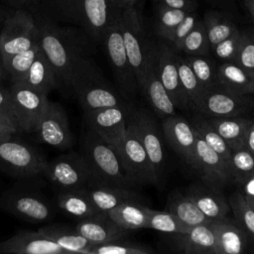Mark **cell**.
I'll return each instance as SVG.
<instances>
[{"label":"cell","instance_id":"6da1fadb","mask_svg":"<svg viewBox=\"0 0 254 254\" xmlns=\"http://www.w3.org/2000/svg\"><path fill=\"white\" fill-rule=\"evenodd\" d=\"M38 27V41L41 51L51 64L59 88L71 92L70 81L77 61L85 56L80 44L55 25L45 22Z\"/></svg>","mask_w":254,"mask_h":254},{"label":"cell","instance_id":"7a4b0ae2","mask_svg":"<svg viewBox=\"0 0 254 254\" xmlns=\"http://www.w3.org/2000/svg\"><path fill=\"white\" fill-rule=\"evenodd\" d=\"M70 88L83 112L125 104L96 64L86 56L81 57L73 68Z\"/></svg>","mask_w":254,"mask_h":254},{"label":"cell","instance_id":"3957f363","mask_svg":"<svg viewBox=\"0 0 254 254\" xmlns=\"http://www.w3.org/2000/svg\"><path fill=\"white\" fill-rule=\"evenodd\" d=\"M93 179V185L131 189L135 184L126 173L112 146L87 128L82 138V153Z\"/></svg>","mask_w":254,"mask_h":254},{"label":"cell","instance_id":"277c9868","mask_svg":"<svg viewBox=\"0 0 254 254\" xmlns=\"http://www.w3.org/2000/svg\"><path fill=\"white\" fill-rule=\"evenodd\" d=\"M121 29L127 57L139 88L146 69L156 54V46L149 42L141 15L134 4L121 6Z\"/></svg>","mask_w":254,"mask_h":254},{"label":"cell","instance_id":"5b68a950","mask_svg":"<svg viewBox=\"0 0 254 254\" xmlns=\"http://www.w3.org/2000/svg\"><path fill=\"white\" fill-rule=\"evenodd\" d=\"M55 3L63 15L98 42H102L109 22L122 6L110 0H55Z\"/></svg>","mask_w":254,"mask_h":254},{"label":"cell","instance_id":"8992f818","mask_svg":"<svg viewBox=\"0 0 254 254\" xmlns=\"http://www.w3.org/2000/svg\"><path fill=\"white\" fill-rule=\"evenodd\" d=\"M102 42L122 95L126 98L133 96L138 84L124 46L121 29V6L109 22Z\"/></svg>","mask_w":254,"mask_h":254},{"label":"cell","instance_id":"52a82bcc","mask_svg":"<svg viewBox=\"0 0 254 254\" xmlns=\"http://www.w3.org/2000/svg\"><path fill=\"white\" fill-rule=\"evenodd\" d=\"M0 138V172L17 178H32L44 174L47 160L34 147L12 139Z\"/></svg>","mask_w":254,"mask_h":254},{"label":"cell","instance_id":"ba28073f","mask_svg":"<svg viewBox=\"0 0 254 254\" xmlns=\"http://www.w3.org/2000/svg\"><path fill=\"white\" fill-rule=\"evenodd\" d=\"M114 150L118 154L126 173L134 184L149 185L159 182L147 152L129 119L126 132Z\"/></svg>","mask_w":254,"mask_h":254},{"label":"cell","instance_id":"9c48e42d","mask_svg":"<svg viewBox=\"0 0 254 254\" xmlns=\"http://www.w3.org/2000/svg\"><path fill=\"white\" fill-rule=\"evenodd\" d=\"M44 174L61 191L85 189L93 185L85 159L75 152L63 154L47 162Z\"/></svg>","mask_w":254,"mask_h":254},{"label":"cell","instance_id":"30bf717a","mask_svg":"<svg viewBox=\"0 0 254 254\" xmlns=\"http://www.w3.org/2000/svg\"><path fill=\"white\" fill-rule=\"evenodd\" d=\"M0 208L32 223L49 221L55 215V209L48 199L40 192L26 189L5 191L0 196Z\"/></svg>","mask_w":254,"mask_h":254},{"label":"cell","instance_id":"8fae6325","mask_svg":"<svg viewBox=\"0 0 254 254\" xmlns=\"http://www.w3.org/2000/svg\"><path fill=\"white\" fill-rule=\"evenodd\" d=\"M38 42V27L32 16L25 11H16L5 20L0 31L1 62Z\"/></svg>","mask_w":254,"mask_h":254},{"label":"cell","instance_id":"7c38bea8","mask_svg":"<svg viewBox=\"0 0 254 254\" xmlns=\"http://www.w3.org/2000/svg\"><path fill=\"white\" fill-rule=\"evenodd\" d=\"M18 130L34 132L48 104V95L15 81L9 88Z\"/></svg>","mask_w":254,"mask_h":254},{"label":"cell","instance_id":"4fadbf2b","mask_svg":"<svg viewBox=\"0 0 254 254\" xmlns=\"http://www.w3.org/2000/svg\"><path fill=\"white\" fill-rule=\"evenodd\" d=\"M131 108L126 104L97 108L83 112L87 128L115 148L123 138Z\"/></svg>","mask_w":254,"mask_h":254},{"label":"cell","instance_id":"5bb4252c","mask_svg":"<svg viewBox=\"0 0 254 254\" xmlns=\"http://www.w3.org/2000/svg\"><path fill=\"white\" fill-rule=\"evenodd\" d=\"M252 105L249 95H240L216 86L206 90L193 111L204 117L240 116Z\"/></svg>","mask_w":254,"mask_h":254},{"label":"cell","instance_id":"9a60e30c","mask_svg":"<svg viewBox=\"0 0 254 254\" xmlns=\"http://www.w3.org/2000/svg\"><path fill=\"white\" fill-rule=\"evenodd\" d=\"M34 132L38 139L47 145L60 149H67L72 145L67 115L59 102L48 101Z\"/></svg>","mask_w":254,"mask_h":254},{"label":"cell","instance_id":"2e32d148","mask_svg":"<svg viewBox=\"0 0 254 254\" xmlns=\"http://www.w3.org/2000/svg\"><path fill=\"white\" fill-rule=\"evenodd\" d=\"M129 120L132 122L137 135L147 152L156 177L160 180L165 167V154L160 133L154 119L143 109H132Z\"/></svg>","mask_w":254,"mask_h":254},{"label":"cell","instance_id":"e0dca14e","mask_svg":"<svg viewBox=\"0 0 254 254\" xmlns=\"http://www.w3.org/2000/svg\"><path fill=\"white\" fill-rule=\"evenodd\" d=\"M177 55V50L168 44L160 43L156 46V60L161 81L175 106L180 109H188L189 104L180 81Z\"/></svg>","mask_w":254,"mask_h":254},{"label":"cell","instance_id":"ac0fdd59","mask_svg":"<svg viewBox=\"0 0 254 254\" xmlns=\"http://www.w3.org/2000/svg\"><path fill=\"white\" fill-rule=\"evenodd\" d=\"M162 127L168 144L184 161L194 168L196 134L192 125L175 114L165 117Z\"/></svg>","mask_w":254,"mask_h":254},{"label":"cell","instance_id":"d6986e66","mask_svg":"<svg viewBox=\"0 0 254 254\" xmlns=\"http://www.w3.org/2000/svg\"><path fill=\"white\" fill-rule=\"evenodd\" d=\"M196 134V133H195ZM204 180L215 189L226 185L231 179L229 165L196 134L195 165Z\"/></svg>","mask_w":254,"mask_h":254},{"label":"cell","instance_id":"ffe728a7","mask_svg":"<svg viewBox=\"0 0 254 254\" xmlns=\"http://www.w3.org/2000/svg\"><path fill=\"white\" fill-rule=\"evenodd\" d=\"M1 254H66L57 243L39 230H20L0 242Z\"/></svg>","mask_w":254,"mask_h":254},{"label":"cell","instance_id":"44dd1931","mask_svg":"<svg viewBox=\"0 0 254 254\" xmlns=\"http://www.w3.org/2000/svg\"><path fill=\"white\" fill-rule=\"evenodd\" d=\"M154 111L161 117L176 114V106L164 87L158 73L156 54L150 62L139 86Z\"/></svg>","mask_w":254,"mask_h":254},{"label":"cell","instance_id":"7402d4cb","mask_svg":"<svg viewBox=\"0 0 254 254\" xmlns=\"http://www.w3.org/2000/svg\"><path fill=\"white\" fill-rule=\"evenodd\" d=\"M74 229L94 245L124 238L129 231L113 221L107 212L79 219Z\"/></svg>","mask_w":254,"mask_h":254},{"label":"cell","instance_id":"603a6c76","mask_svg":"<svg viewBox=\"0 0 254 254\" xmlns=\"http://www.w3.org/2000/svg\"><path fill=\"white\" fill-rule=\"evenodd\" d=\"M173 246L187 254H217L214 233L209 225H194L185 233L173 235Z\"/></svg>","mask_w":254,"mask_h":254},{"label":"cell","instance_id":"cb8c5ba5","mask_svg":"<svg viewBox=\"0 0 254 254\" xmlns=\"http://www.w3.org/2000/svg\"><path fill=\"white\" fill-rule=\"evenodd\" d=\"M216 241L217 254H240L248 245V235L242 227L228 217L210 223Z\"/></svg>","mask_w":254,"mask_h":254},{"label":"cell","instance_id":"d4e9b609","mask_svg":"<svg viewBox=\"0 0 254 254\" xmlns=\"http://www.w3.org/2000/svg\"><path fill=\"white\" fill-rule=\"evenodd\" d=\"M186 194L194 201L202 213L210 220L215 221L227 217L230 209L228 200L215 188L193 185L188 190Z\"/></svg>","mask_w":254,"mask_h":254},{"label":"cell","instance_id":"484cf974","mask_svg":"<svg viewBox=\"0 0 254 254\" xmlns=\"http://www.w3.org/2000/svg\"><path fill=\"white\" fill-rule=\"evenodd\" d=\"M88 197L101 212H108L110 209L128 201H142V197L131 189L123 187H111L101 185H90L84 189Z\"/></svg>","mask_w":254,"mask_h":254},{"label":"cell","instance_id":"4316f807","mask_svg":"<svg viewBox=\"0 0 254 254\" xmlns=\"http://www.w3.org/2000/svg\"><path fill=\"white\" fill-rule=\"evenodd\" d=\"M39 231L57 243L66 254L67 253H83L89 254L90 249L94 246L92 242L78 233L75 229H71L66 225L49 224L43 226Z\"/></svg>","mask_w":254,"mask_h":254},{"label":"cell","instance_id":"83f0119b","mask_svg":"<svg viewBox=\"0 0 254 254\" xmlns=\"http://www.w3.org/2000/svg\"><path fill=\"white\" fill-rule=\"evenodd\" d=\"M205 118L210 126L226 142L231 151L245 146L246 135L252 120L242 116Z\"/></svg>","mask_w":254,"mask_h":254},{"label":"cell","instance_id":"f1b7e54d","mask_svg":"<svg viewBox=\"0 0 254 254\" xmlns=\"http://www.w3.org/2000/svg\"><path fill=\"white\" fill-rule=\"evenodd\" d=\"M219 86L240 95L254 93V77L236 62H223L217 67Z\"/></svg>","mask_w":254,"mask_h":254},{"label":"cell","instance_id":"f546056e","mask_svg":"<svg viewBox=\"0 0 254 254\" xmlns=\"http://www.w3.org/2000/svg\"><path fill=\"white\" fill-rule=\"evenodd\" d=\"M19 82L47 95L53 89L59 87L54 69L41 50Z\"/></svg>","mask_w":254,"mask_h":254},{"label":"cell","instance_id":"4dcf8cb0","mask_svg":"<svg viewBox=\"0 0 254 254\" xmlns=\"http://www.w3.org/2000/svg\"><path fill=\"white\" fill-rule=\"evenodd\" d=\"M57 203L64 213L78 219L101 212L88 197L84 189L61 191L57 196Z\"/></svg>","mask_w":254,"mask_h":254},{"label":"cell","instance_id":"1f68e13d","mask_svg":"<svg viewBox=\"0 0 254 254\" xmlns=\"http://www.w3.org/2000/svg\"><path fill=\"white\" fill-rule=\"evenodd\" d=\"M150 209L141 202L128 201L110 209L107 214L121 227L135 230L147 228Z\"/></svg>","mask_w":254,"mask_h":254},{"label":"cell","instance_id":"d6a6232c","mask_svg":"<svg viewBox=\"0 0 254 254\" xmlns=\"http://www.w3.org/2000/svg\"><path fill=\"white\" fill-rule=\"evenodd\" d=\"M169 211L190 226L209 225L212 220L206 217L194 201L187 194L175 192L168 198Z\"/></svg>","mask_w":254,"mask_h":254},{"label":"cell","instance_id":"836d02e7","mask_svg":"<svg viewBox=\"0 0 254 254\" xmlns=\"http://www.w3.org/2000/svg\"><path fill=\"white\" fill-rule=\"evenodd\" d=\"M202 22L210 49L238 29L232 19L220 11H207L203 16Z\"/></svg>","mask_w":254,"mask_h":254},{"label":"cell","instance_id":"e575fe53","mask_svg":"<svg viewBox=\"0 0 254 254\" xmlns=\"http://www.w3.org/2000/svg\"><path fill=\"white\" fill-rule=\"evenodd\" d=\"M177 64L181 85L186 95L189 108L193 110V108L206 90L195 76L194 72L187 63L185 57H182L178 54Z\"/></svg>","mask_w":254,"mask_h":254},{"label":"cell","instance_id":"d590c367","mask_svg":"<svg viewBox=\"0 0 254 254\" xmlns=\"http://www.w3.org/2000/svg\"><path fill=\"white\" fill-rule=\"evenodd\" d=\"M191 125L195 133L202 138L207 146L216 152L229 165L232 151L226 142L222 139V137L210 126L207 119L197 113V115L192 118Z\"/></svg>","mask_w":254,"mask_h":254},{"label":"cell","instance_id":"8d00e7d4","mask_svg":"<svg viewBox=\"0 0 254 254\" xmlns=\"http://www.w3.org/2000/svg\"><path fill=\"white\" fill-rule=\"evenodd\" d=\"M40 50L41 48L38 42L30 49L12 55L2 62V64L7 71L8 77H10L12 82L20 81L23 78Z\"/></svg>","mask_w":254,"mask_h":254},{"label":"cell","instance_id":"74e56055","mask_svg":"<svg viewBox=\"0 0 254 254\" xmlns=\"http://www.w3.org/2000/svg\"><path fill=\"white\" fill-rule=\"evenodd\" d=\"M185 59L205 90L219 85L217 67L206 55H187Z\"/></svg>","mask_w":254,"mask_h":254},{"label":"cell","instance_id":"f35d334b","mask_svg":"<svg viewBox=\"0 0 254 254\" xmlns=\"http://www.w3.org/2000/svg\"><path fill=\"white\" fill-rule=\"evenodd\" d=\"M231 179L244 185L254 176V155L245 147L233 150L229 160Z\"/></svg>","mask_w":254,"mask_h":254},{"label":"cell","instance_id":"ab89813d","mask_svg":"<svg viewBox=\"0 0 254 254\" xmlns=\"http://www.w3.org/2000/svg\"><path fill=\"white\" fill-rule=\"evenodd\" d=\"M230 209L232 210L236 222L254 241V209L245 199L243 192L236 191L228 198Z\"/></svg>","mask_w":254,"mask_h":254},{"label":"cell","instance_id":"60d3db41","mask_svg":"<svg viewBox=\"0 0 254 254\" xmlns=\"http://www.w3.org/2000/svg\"><path fill=\"white\" fill-rule=\"evenodd\" d=\"M191 226L183 222L170 211H159L150 209L147 228H152L165 233H185Z\"/></svg>","mask_w":254,"mask_h":254},{"label":"cell","instance_id":"b9f144b4","mask_svg":"<svg viewBox=\"0 0 254 254\" xmlns=\"http://www.w3.org/2000/svg\"><path fill=\"white\" fill-rule=\"evenodd\" d=\"M186 55H207L210 50L202 20H198L191 31L176 49Z\"/></svg>","mask_w":254,"mask_h":254},{"label":"cell","instance_id":"7bdbcfd3","mask_svg":"<svg viewBox=\"0 0 254 254\" xmlns=\"http://www.w3.org/2000/svg\"><path fill=\"white\" fill-rule=\"evenodd\" d=\"M192 10L195 9H177L157 7L155 30L159 37L165 39Z\"/></svg>","mask_w":254,"mask_h":254},{"label":"cell","instance_id":"ee69618b","mask_svg":"<svg viewBox=\"0 0 254 254\" xmlns=\"http://www.w3.org/2000/svg\"><path fill=\"white\" fill-rule=\"evenodd\" d=\"M153 250L143 244L129 242L123 238L95 244L89 254H151Z\"/></svg>","mask_w":254,"mask_h":254},{"label":"cell","instance_id":"f6af8a7d","mask_svg":"<svg viewBox=\"0 0 254 254\" xmlns=\"http://www.w3.org/2000/svg\"><path fill=\"white\" fill-rule=\"evenodd\" d=\"M236 63L254 77V30L242 31Z\"/></svg>","mask_w":254,"mask_h":254},{"label":"cell","instance_id":"bcb514c9","mask_svg":"<svg viewBox=\"0 0 254 254\" xmlns=\"http://www.w3.org/2000/svg\"><path fill=\"white\" fill-rule=\"evenodd\" d=\"M242 39V31L235 30L229 37L215 45L211 50L223 62H236Z\"/></svg>","mask_w":254,"mask_h":254},{"label":"cell","instance_id":"7dc6e473","mask_svg":"<svg viewBox=\"0 0 254 254\" xmlns=\"http://www.w3.org/2000/svg\"><path fill=\"white\" fill-rule=\"evenodd\" d=\"M198 15L195 10L190 11L182 21L181 23L165 38L172 46L177 49L182 41L187 37V35L191 31L196 22L198 21Z\"/></svg>","mask_w":254,"mask_h":254},{"label":"cell","instance_id":"c3c4849f","mask_svg":"<svg viewBox=\"0 0 254 254\" xmlns=\"http://www.w3.org/2000/svg\"><path fill=\"white\" fill-rule=\"evenodd\" d=\"M156 7L177 8V9H196V0H153Z\"/></svg>","mask_w":254,"mask_h":254},{"label":"cell","instance_id":"681fc988","mask_svg":"<svg viewBox=\"0 0 254 254\" xmlns=\"http://www.w3.org/2000/svg\"><path fill=\"white\" fill-rule=\"evenodd\" d=\"M0 109H2L14 121V123L16 124V126L18 128L17 121H16L14 111H13V106H12V101H11L9 89L3 88L1 86H0Z\"/></svg>","mask_w":254,"mask_h":254},{"label":"cell","instance_id":"f907efd6","mask_svg":"<svg viewBox=\"0 0 254 254\" xmlns=\"http://www.w3.org/2000/svg\"><path fill=\"white\" fill-rule=\"evenodd\" d=\"M244 147L254 155V121L251 122V125L248 129Z\"/></svg>","mask_w":254,"mask_h":254},{"label":"cell","instance_id":"816d5d0a","mask_svg":"<svg viewBox=\"0 0 254 254\" xmlns=\"http://www.w3.org/2000/svg\"><path fill=\"white\" fill-rule=\"evenodd\" d=\"M0 124L12 129L15 133L18 132V128L14 123V121L2 109H0Z\"/></svg>","mask_w":254,"mask_h":254},{"label":"cell","instance_id":"f5cc1de1","mask_svg":"<svg viewBox=\"0 0 254 254\" xmlns=\"http://www.w3.org/2000/svg\"><path fill=\"white\" fill-rule=\"evenodd\" d=\"M244 185H245L244 194L254 196V176L252 178H250Z\"/></svg>","mask_w":254,"mask_h":254},{"label":"cell","instance_id":"db71d44e","mask_svg":"<svg viewBox=\"0 0 254 254\" xmlns=\"http://www.w3.org/2000/svg\"><path fill=\"white\" fill-rule=\"evenodd\" d=\"M14 134H15V132L12 129L0 124V138L8 137V136H11V135H14Z\"/></svg>","mask_w":254,"mask_h":254},{"label":"cell","instance_id":"11a10c76","mask_svg":"<svg viewBox=\"0 0 254 254\" xmlns=\"http://www.w3.org/2000/svg\"><path fill=\"white\" fill-rule=\"evenodd\" d=\"M243 2L248 13L250 14L251 18L254 21V0H243Z\"/></svg>","mask_w":254,"mask_h":254},{"label":"cell","instance_id":"9f6ffc18","mask_svg":"<svg viewBox=\"0 0 254 254\" xmlns=\"http://www.w3.org/2000/svg\"><path fill=\"white\" fill-rule=\"evenodd\" d=\"M8 77V74H7V71L6 69L4 68L2 63L0 62V79H5Z\"/></svg>","mask_w":254,"mask_h":254},{"label":"cell","instance_id":"6f0895ef","mask_svg":"<svg viewBox=\"0 0 254 254\" xmlns=\"http://www.w3.org/2000/svg\"><path fill=\"white\" fill-rule=\"evenodd\" d=\"M244 196H245V199L247 200V202L250 204V206L254 209V196L253 195H246V194H244Z\"/></svg>","mask_w":254,"mask_h":254},{"label":"cell","instance_id":"680465c9","mask_svg":"<svg viewBox=\"0 0 254 254\" xmlns=\"http://www.w3.org/2000/svg\"><path fill=\"white\" fill-rule=\"evenodd\" d=\"M119 5H125V4H134L137 2L136 0H115Z\"/></svg>","mask_w":254,"mask_h":254},{"label":"cell","instance_id":"91938a15","mask_svg":"<svg viewBox=\"0 0 254 254\" xmlns=\"http://www.w3.org/2000/svg\"><path fill=\"white\" fill-rule=\"evenodd\" d=\"M211 2H215V3H219V2H222V1H226V0H209Z\"/></svg>","mask_w":254,"mask_h":254},{"label":"cell","instance_id":"94428289","mask_svg":"<svg viewBox=\"0 0 254 254\" xmlns=\"http://www.w3.org/2000/svg\"><path fill=\"white\" fill-rule=\"evenodd\" d=\"M110 1H112V2H114V3H117L115 0H110ZM117 4H118V3H117Z\"/></svg>","mask_w":254,"mask_h":254},{"label":"cell","instance_id":"6125c7cd","mask_svg":"<svg viewBox=\"0 0 254 254\" xmlns=\"http://www.w3.org/2000/svg\"><path fill=\"white\" fill-rule=\"evenodd\" d=\"M0 62H1V52H0ZM2 63V62H1Z\"/></svg>","mask_w":254,"mask_h":254},{"label":"cell","instance_id":"be15d7a7","mask_svg":"<svg viewBox=\"0 0 254 254\" xmlns=\"http://www.w3.org/2000/svg\"><path fill=\"white\" fill-rule=\"evenodd\" d=\"M136 1H137V0H136Z\"/></svg>","mask_w":254,"mask_h":254}]
</instances>
